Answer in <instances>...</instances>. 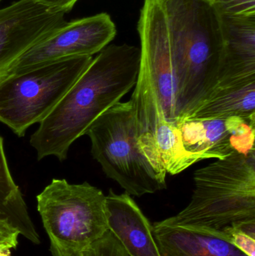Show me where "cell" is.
Returning a JSON list of instances; mask_svg holds the SVG:
<instances>
[{"instance_id": "cell-1", "label": "cell", "mask_w": 255, "mask_h": 256, "mask_svg": "<svg viewBox=\"0 0 255 256\" xmlns=\"http://www.w3.org/2000/svg\"><path fill=\"white\" fill-rule=\"evenodd\" d=\"M140 60L136 46L112 44L102 50L30 138L37 160L67 159L71 144L135 86Z\"/></svg>"}, {"instance_id": "cell-2", "label": "cell", "mask_w": 255, "mask_h": 256, "mask_svg": "<svg viewBox=\"0 0 255 256\" xmlns=\"http://www.w3.org/2000/svg\"><path fill=\"white\" fill-rule=\"evenodd\" d=\"M175 80L176 126L209 100L224 51L221 16L205 0H161Z\"/></svg>"}, {"instance_id": "cell-3", "label": "cell", "mask_w": 255, "mask_h": 256, "mask_svg": "<svg viewBox=\"0 0 255 256\" xmlns=\"http://www.w3.org/2000/svg\"><path fill=\"white\" fill-rule=\"evenodd\" d=\"M188 206L163 225L184 227L217 237L228 227L255 221V152L234 153L194 174Z\"/></svg>"}, {"instance_id": "cell-4", "label": "cell", "mask_w": 255, "mask_h": 256, "mask_svg": "<svg viewBox=\"0 0 255 256\" xmlns=\"http://www.w3.org/2000/svg\"><path fill=\"white\" fill-rule=\"evenodd\" d=\"M91 142V154L103 172L126 194L140 197L166 188L137 143L132 100L119 102L100 115L85 132Z\"/></svg>"}, {"instance_id": "cell-5", "label": "cell", "mask_w": 255, "mask_h": 256, "mask_svg": "<svg viewBox=\"0 0 255 256\" xmlns=\"http://www.w3.org/2000/svg\"><path fill=\"white\" fill-rule=\"evenodd\" d=\"M92 60L73 57L0 78V122L23 136L52 112Z\"/></svg>"}, {"instance_id": "cell-6", "label": "cell", "mask_w": 255, "mask_h": 256, "mask_svg": "<svg viewBox=\"0 0 255 256\" xmlns=\"http://www.w3.org/2000/svg\"><path fill=\"white\" fill-rule=\"evenodd\" d=\"M37 203L50 249L79 250L109 230L106 196L88 182L52 179L37 195Z\"/></svg>"}, {"instance_id": "cell-7", "label": "cell", "mask_w": 255, "mask_h": 256, "mask_svg": "<svg viewBox=\"0 0 255 256\" xmlns=\"http://www.w3.org/2000/svg\"><path fill=\"white\" fill-rule=\"evenodd\" d=\"M132 94L137 143L142 153L163 180L166 174H179L202 156L186 150L181 132L168 121L146 68L139 66Z\"/></svg>"}, {"instance_id": "cell-8", "label": "cell", "mask_w": 255, "mask_h": 256, "mask_svg": "<svg viewBox=\"0 0 255 256\" xmlns=\"http://www.w3.org/2000/svg\"><path fill=\"white\" fill-rule=\"evenodd\" d=\"M115 36L116 27L106 13L66 22L24 52L1 78L58 60L92 56L104 49Z\"/></svg>"}, {"instance_id": "cell-9", "label": "cell", "mask_w": 255, "mask_h": 256, "mask_svg": "<svg viewBox=\"0 0 255 256\" xmlns=\"http://www.w3.org/2000/svg\"><path fill=\"white\" fill-rule=\"evenodd\" d=\"M138 32L141 40L140 63L149 73L166 118L176 126L175 73L161 0H145Z\"/></svg>"}, {"instance_id": "cell-10", "label": "cell", "mask_w": 255, "mask_h": 256, "mask_svg": "<svg viewBox=\"0 0 255 256\" xmlns=\"http://www.w3.org/2000/svg\"><path fill=\"white\" fill-rule=\"evenodd\" d=\"M66 12L35 0L0 9V78L24 52L66 22Z\"/></svg>"}, {"instance_id": "cell-11", "label": "cell", "mask_w": 255, "mask_h": 256, "mask_svg": "<svg viewBox=\"0 0 255 256\" xmlns=\"http://www.w3.org/2000/svg\"><path fill=\"white\" fill-rule=\"evenodd\" d=\"M184 148L204 160H223L255 152V118L187 120L178 124Z\"/></svg>"}, {"instance_id": "cell-12", "label": "cell", "mask_w": 255, "mask_h": 256, "mask_svg": "<svg viewBox=\"0 0 255 256\" xmlns=\"http://www.w3.org/2000/svg\"><path fill=\"white\" fill-rule=\"evenodd\" d=\"M220 16L224 51L213 94L255 80V13Z\"/></svg>"}, {"instance_id": "cell-13", "label": "cell", "mask_w": 255, "mask_h": 256, "mask_svg": "<svg viewBox=\"0 0 255 256\" xmlns=\"http://www.w3.org/2000/svg\"><path fill=\"white\" fill-rule=\"evenodd\" d=\"M108 226L130 256H161L153 227L128 194L110 190L106 196Z\"/></svg>"}, {"instance_id": "cell-14", "label": "cell", "mask_w": 255, "mask_h": 256, "mask_svg": "<svg viewBox=\"0 0 255 256\" xmlns=\"http://www.w3.org/2000/svg\"><path fill=\"white\" fill-rule=\"evenodd\" d=\"M152 227L161 256H248L227 240L208 233L160 222Z\"/></svg>"}, {"instance_id": "cell-15", "label": "cell", "mask_w": 255, "mask_h": 256, "mask_svg": "<svg viewBox=\"0 0 255 256\" xmlns=\"http://www.w3.org/2000/svg\"><path fill=\"white\" fill-rule=\"evenodd\" d=\"M0 220L16 228L25 238L35 244L40 238L28 214L19 186L16 184L7 164L4 142L0 136Z\"/></svg>"}, {"instance_id": "cell-16", "label": "cell", "mask_w": 255, "mask_h": 256, "mask_svg": "<svg viewBox=\"0 0 255 256\" xmlns=\"http://www.w3.org/2000/svg\"><path fill=\"white\" fill-rule=\"evenodd\" d=\"M235 116L255 118V80L216 92L187 120Z\"/></svg>"}, {"instance_id": "cell-17", "label": "cell", "mask_w": 255, "mask_h": 256, "mask_svg": "<svg viewBox=\"0 0 255 256\" xmlns=\"http://www.w3.org/2000/svg\"><path fill=\"white\" fill-rule=\"evenodd\" d=\"M50 251L52 256H130L119 239L109 230L100 238L79 250L50 249Z\"/></svg>"}, {"instance_id": "cell-18", "label": "cell", "mask_w": 255, "mask_h": 256, "mask_svg": "<svg viewBox=\"0 0 255 256\" xmlns=\"http://www.w3.org/2000/svg\"><path fill=\"white\" fill-rule=\"evenodd\" d=\"M217 238L227 240L248 256H255V238L243 231L238 226L228 227Z\"/></svg>"}, {"instance_id": "cell-19", "label": "cell", "mask_w": 255, "mask_h": 256, "mask_svg": "<svg viewBox=\"0 0 255 256\" xmlns=\"http://www.w3.org/2000/svg\"><path fill=\"white\" fill-rule=\"evenodd\" d=\"M220 16H238L255 13V0H205Z\"/></svg>"}, {"instance_id": "cell-20", "label": "cell", "mask_w": 255, "mask_h": 256, "mask_svg": "<svg viewBox=\"0 0 255 256\" xmlns=\"http://www.w3.org/2000/svg\"><path fill=\"white\" fill-rule=\"evenodd\" d=\"M19 234L20 233L16 228L4 221L0 220V250L16 249Z\"/></svg>"}, {"instance_id": "cell-21", "label": "cell", "mask_w": 255, "mask_h": 256, "mask_svg": "<svg viewBox=\"0 0 255 256\" xmlns=\"http://www.w3.org/2000/svg\"><path fill=\"white\" fill-rule=\"evenodd\" d=\"M45 6L59 9L68 13L73 8L78 0H35Z\"/></svg>"}, {"instance_id": "cell-22", "label": "cell", "mask_w": 255, "mask_h": 256, "mask_svg": "<svg viewBox=\"0 0 255 256\" xmlns=\"http://www.w3.org/2000/svg\"><path fill=\"white\" fill-rule=\"evenodd\" d=\"M0 256H10V250H0Z\"/></svg>"}, {"instance_id": "cell-23", "label": "cell", "mask_w": 255, "mask_h": 256, "mask_svg": "<svg viewBox=\"0 0 255 256\" xmlns=\"http://www.w3.org/2000/svg\"><path fill=\"white\" fill-rule=\"evenodd\" d=\"M1 0H0V2H1Z\"/></svg>"}]
</instances>
